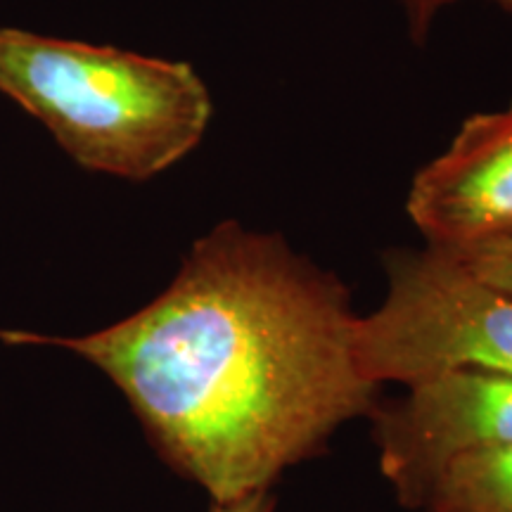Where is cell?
Here are the masks:
<instances>
[{
  "label": "cell",
  "mask_w": 512,
  "mask_h": 512,
  "mask_svg": "<svg viewBox=\"0 0 512 512\" xmlns=\"http://www.w3.org/2000/svg\"><path fill=\"white\" fill-rule=\"evenodd\" d=\"M349 287L278 233L223 221L171 285L83 337L0 330L3 344L74 351L121 389L159 458L211 503L271 491L287 467L370 415Z\"/></svg>",
  "instance_id": "obj_1"
},
{
  "label": "cell",
  "mask_w": 512,
  "mask_h": 512,
  "mask_svg": "<svg viewBox=\"0 0 512 512\" xmlns=\"http://www.w3.org/2000/svg\"><path fill=\"white\" fill-rule=\"evenodd\" d=\"M0 93L93 174L150 181L188 157L214 102L188 62L0 27Z\"/></svg>",
  "instance_id": "obj_2"
},
{
  "label": "cell",
  "mask_w": 512,
  "mask_h": 512,
  "mask_svg": "<svg viewBox=\"0 0 512 512\" xmlns=\"http://www.w3.org/2000/svg\"><path fill=\"white\" fill-rule=\"evenodd\" d=\"M387 297L358 318L363 373L411 387L453 370L512 375V297L439 247L384 254Z\"/></svg>",
  "instance_id": "obj_3"
},
{
  "label": "cell",
  "mask_w": 512,
  "mask_h": 512,
  "mask_svg": "<svg viewBox=\"0 0 512 512\" xmlns=\"http://www.w3.org/2000/svg\"><path fill=\"white\" fill-rule=\"evenodd\" d=\"M380 470L399 503L422 508L434 479L465 453L512 444V375L453 370L373 408Z\"/></svg>",
  "instance_id": "obj_4"
},
{
  "label": "cell",
  "mask_w": 512,
  "mask_h": 512,
  "mask_svg": "<svg viewBox=\"0 0 512 512\" xmlns=\"http://www.w3.org/2000/svg\"><path fill=\"white\" fill-rule=\"evenodd\" d=\"M406 211L430 247L460 252L512 240V102L460 126L413 178Z\"/></svg>",
  "instance_id": "obj_5"
},
{
  "label": "cell",
  "mask_w": 512,
  "mask_h": 512,
  "mask_svg": "<svg viewBox=\"0 0 512 512\" xmlns=\"http://www.w3.org/2000/svg\"><path fill=\"white\" fill-rule=\"evenodd\" d=\"M427 512H512V444L453 458L434 479Z\"/></svg>",
  "instance_id": "obj_6"
},
{
  "label": "cell",
  "mask_w": 512,
  "mask_h": 512,
  "mask_svg": "<svg viewBox=\"0 0 512 512\" xmlns=\"http://www.w3.org/2000/svg\"><path fill=\"white\" fill-rule=\"evenodd\" d=\"M446 252L458 256V259L463 261L477 278H482L484 283L494 285L496 290H501L512 297V240L489 242V245L460 249V252L446 249Z\"/></svg>",
  "instance_id": "obj_7"
},
{
  "label": "cell",
  "mask_w": 512,
  "mask_h": 512,
  "mask_svg": "<svg viewBox=\"0 0 512 512\" xmlns=\"http://www.w3.org/2000/svg\"><path fill=\"white\" fill-rule=\"evenodd\" d=\"M451 3H456V0H401L403 10H406V17H408V27H411V34L415 41H425L434 17H437L439 12Z\"/></svg>",
  "instance_id": "obj_8"
},
{
  "label": "cell",
  "mask_w": 512,
  "mask_h": 512,
  "mask_svg": "<svg viewBox=\"0 0 512 512\" xmlns=\"http://www.w3.org/2000/svg\"><path fill=\"white\" fill-rule=\"evenodd\" d=\"M275 498L273 491H259V494L238 498L230 503H211L209 512H273Z\"/></svg>",
  "instance_id": "obj_9"
},
{
  "label": "cell",
  "mask_w": 512,
  "mask_h": 512,
  "mask_svg": "<svg viewBox=\"0 0 512 512\" xmlns=\"http://www.w3.org/2000/svg\"><path fill=\"white\" fill-rule=\"evenodd\" d=\"M491 3H496L498 8L505 10V12H508V15L512 17V0H491Z\"/></svg>",
  "instance_id": "obj_10"
}]
</instances>
